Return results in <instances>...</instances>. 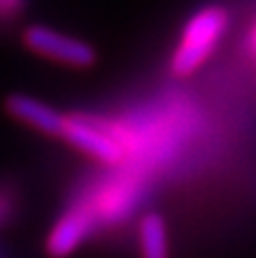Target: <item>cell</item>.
Returning <instances> with one entry per match:
<instances>
[{
  "label": "cell",
  "mask_w": 256,
  "mask_h": 258,
  "mask_svg": "<svg viewBox=\"0 0 256 258\" xmlns=\"http://www.w3.org/2000/svg\"><path fill=\"white\" fill-rule=\"evenodd\" d=\"M227 25H229V14L227 9L211 5L204 7L195 14L184 27L181 34V43L177 45L175 54H172V73L175 75H190L198 71L216 50L220 39L225 36Z\"/></svg>",
  "instance_id": "cell-1"
},
{
  "label": "cell",
  "mask_w": 256,
  "mask_h": 258,
  "mask_svg": "<svg viewBox=\"0 0 256 258\" xmlns=\"http://www.w3.org/2000/svg\"><path fill=\"white\" fill-rule=\"evenodd\" d=\"M23 41L34 52L43 54L48 59H54V61L75 66V68L93 66L95 57H98L89 43L75 39V36L61 34L57 30H50V27H43V25H30L23 32Z\"/></svg>",
  "instance_id": "cell-2"
},
{
  "label": "cell",
  "mask_w": 256,
  "mask_h": 258,
  "mask_svg": "<svg viewBox=\"0 0 256 258\" xmlns=\"http://www.w3.org/2000/svg\"><path fill=\"white\" fill-rule=\"evenodd\" d=\"M5 107H7V111L12 113L14 118H18V120L25 122V125L39 129V132L48 134V136L63 138L68 118L61 116L57 109L48 107V104L39 102V100L30 98V95H23V93L9 95V98L5 100Z\"/></svg>",
  "instance_id": "cell-3"
},
{
  "label": "cell",
  "mask_w": 256,
  "mask_h": 258,
  "mask_svg": "<svg viewBox=\"0 0 256 258\" xmlns=\"http://www.w3.org/2000/svg\"><path fill=\"white\" fill-rule=\"evenodd\" d=\"M63 138H66L71 145H75L77 150L86 152L89 156L102 161V163L116 165L122 161V147L118 145L111 136L98 132L95 127H91L89 122L80 120V118H68Z\"/></svg>",
  "instance_id": "cell-4"
},
{
  "label": "cell",
  "mask_w": 256,
  "mask_h": 258,
  "mask_svg": "<svg viewBox=\"0 0 256 258\" xmlns=\"http://www.w3.org/2000/svg\"><path fill=\"white\" fill-rule=\"evenodd\" d=\"M89 215L84 211H68L50 231L48 236V254L54 258H63L80 247V242L89 233Z\"/></svg>",
  "instance_id": "cell-5"
},
{
  "label": "cell",
  "mask_w": 256,
  "mask_h": 258,
  "mask_svg": "<svg viewBox=\"0 0 256 258\" xmlns=\"http://www.w3.org/2000/svg\"><path fill=\"white\" fill-rule=\"evenodd\" d=\"M141 258H168V231L159 213H148L139 227Z\"/></svg>",
  "instance_id": "cell-6"
},
{
  "label": "cell",
  "mask_w": 256,
  "mask_h": 258,
  "mask_svg": "<svg viewBox=\"0 0 256 258\" xmlns=\"http://www.w3.org/2000/svg\"><path fill=\"white\" fill-rule=\"evenodd\" d=\"M23 0H0V14H12L16 9H21Z\"/></svg>",
  "instance_id": "cell-7"
},
{
  "label": "cell",
  "mask_w": 256,
  "mask_h": 258,
  "mask_svg": "<svg viewBox=\"0 0 256 258\" xmlns=\"http://www.w3.org/2000/svg\"><path fill=\"white\" fill-rule=\"evenodd\" d=\"M252 48H254V52H256V27H254V32H252Z\"/></svg>",
  "instance_id": "cell-8"
}]
</instances>
